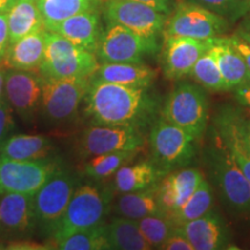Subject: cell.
I'll return each mask as SVG.
<instances>
[{
	"label": "cell",
	"mask_w": 250,
	"mask_h": 250,
	"mask_svg": "<svg viewBox=\"0 0 250 250\" xmlns=\"http://www.w3.org/2000/svg\"><path fill=\"white\" fill-rule=\"evenodd\" d=\"M86 112L96 124L132 125L142 127L151 122L158 103L147 88L90 80Z\"/></svg>",
	"instance_id": "cell-1"
},
{
	"label": "cell",
	"mask_w": 250,
	"mask_h": 250,
	"mask_svg": "<svg viewBox=\"0 0 250 250\" xmlns=\"http://www.w3.org/2000/svg\"><path fill=\"white\" fill-rule=\"evenodd\" d=\"M111 189L94 184L79 186L72 196L64 214L49 229L52 242L104 223L112 201Z\"/></svg>",
	"instance_id": "cell-2"
},
{
	"label": "cell",
	"mask_w": 250,
	"mask_h": 250,
	"mask_svg": "<svg viewBox=\"0 0 250 250\" xmlns=\"http://www.w3.org/2000/svg\"><path fill=\"white\" fill-rule=\"evenodd\" d=\"M213 138L208 151V165L213 182L221 198L233 213L250 215V182L225 145L220 134L213 129Z\"/></svg>",
	"instance_id": "cell-3"
},
{
	"label": "cell",
	"mask_w": 250,
	"mask_h": 250,
	"mask_svg": "<svg viewBox=\"0 0 250 250\" xmlns=\"http://www.w3.org/2000/svg\"><path fill=\"white\" fill-rule=\"evenodd\" d=\"M99 66V59L94 52L46 30L44 58L39 70L44 79L90 78Z\"/></svg>",
	"instance_id": "cell-4"
},
{
	"label": "cell",
	"mask_w": 250,
	"mask_h": 250,
	"mask_svg": "<svg viewBox=\"0 0 250 250\" xmlns=\"http://www.w3.org/2000/svg\"><path fill=\"white\" fill-rule=\"evenodd\" d=\"M165 121L201 140L208 125V100L198 83H180L167 96L160 111Z\"/></svg>",
	"instance_id": "cell-5"
},
{
	"label": "cell",
	"mask_w": 250,
	"mask_h": 250,
	"mask_svg": "<svg viewBox=\"0 0 250 250\" xmlns=\"http://www.w3.org/2000/svg\"><path fill=\"white\" fill-rule=\"evenodd\" d=\"M89 83L90 78L44 79L39 111L44 126L64 127L73 123Z\"/></svg>",
	"instance_id": "cell-6"
},
{
	"label": "cell",
	"mask_w": 250,
	"mask_h": 250,
	"mask_svg": "<svg viewBox=\"0 0 250 250\" xmlns=\"http://www.w3.org/2000/svg\"><path fill=\"white\" fill-rule=\"evenodd\" d=\"M196 142L187 131L160 117L149 131L152 162L166 175L186 168L196 155Z\"/></svg>",
	"instance_id": "cell-7"
},
{
	"label": "cell",
	"mask_w": 250,
	"mask_h": 250,
	"mask_svg": "<svg viewBox=\"0 0 250 250\" xmlns=\"http://www.w3.org/2000/svg\"><path fill=\"white\" fill-rule=\"evenodd\" d=\"M159 49L158 39L144 37L122 24L105 21L95 55L101 62H143Z\"/></svg>",
	"instance_id": "cell-8"
},
{
	"label": "cell",
	"mask_w": 250,
	"mask_h": 250,
	"mask_svg": "<svg viewBox=\"0 0 250 250\" xmlns=\"http://www.w3.org/2000/svg\"><path fill=\"white\" fill-rule=\"evenodd\" d=\"M228 24L229 21L226 18L210 9L189 0H179L167 18L164 35L210 40L223 35Z\"/></svg>",
	"instance_id": "cell-9"
},
{
	"label": "cell",
	"mask_w": 250,
	"mask_h": 250,
	"mask_svg": "<svg viewBox=\"0 0 250 250\" xmlns=\"http://www.w3.org/2000/svg\"><path fill=\"white\" fill-rule=\"evenodd\" d=\"M145 145L140 127L132 125L96 124L81 132L77 149L83 158L121 151H139Z\"/></svg>",
	"instance_id": "cell-10"
},
{
	"label": "cell",
	"mask_w": 250,
	"mask_h": 250,
	"mask_svg": "<svg viewBox=\"0 0 250 250\" xmlns=\"http://www.w3.org/2000/svg\"><path fill=\"white\" fill-rule=\"evenodd\" d=\"M59 168L55 159L14 160L0 156V195L14 192L33 196Z\"/></svg>",
	"instance_id": "cell-11"
},
{
	"label": "cell",
	"mask_w": 250,
	"mask_h": 250,
	"mask_svg": "<svg viewBox=\"0 0 250 250\" xmlns=\"http://www.w3.org/2000/svg\"><path fill=\"white\" fill-rule=\"evenodd\" d=\"M77 175L59 169L33 195L36 223L49 229L61 219L78 187Z\"/></svg>",
	"instance_id": "cell-12"
},
{
	"label": "cell",
	"mask_w": 250,
	"mask_h": 250,
	"mask_svg": "<svg viewBox=\"0 0 250 250\" xmlns=\"http://www.w3.org/2000/svg\"><path fill=\"white\" fill-rule=\"evenodd\" d=\"M102 12L105 21L122 24L149 39H158L168 18L152 6L132 0H103Z\"/></svg>",
	"instance_id": "cell-13"
},
{
	"label": "cell",
	"mask_w": 250,
	"mask_h": 250,
	"mask_svg": "<svg viewBox=\"0 0 250 250\" xmlns=\"http://www.w3.org/2000/svg\"><path fill=\"white\" fill-rule=\"evenodd\" d=\"M44 78L35 71L7 68L5 77L4 98L14 114L26 123L35 121L40 111Z\"/></svg>",
	"instance_id": "cell-14"
},
{
	"label": "cell",
	"mask_w": 250,
	"mask_h": 250,
	"mask_svg": "<svg viewBox=\"0 0 250 250\" xmlns=\"http://www.w3.org/2000/svg\"><path fill=\"white\" fill-rule=\"evenodd\" d=\"M215 37L198 40L165 35L161 50V67L165 78L177 80L188 76L199 58L214 45Z\"/></svg>",
	"instance_id": "cell-15"
},
{
	"label": "cell",
	"mask_w": 250,
	"mask_h": 250,
	"mask_svg": "<svg viewBox=\"0 0 250 250\" xmlns=\"http://www.w3.org/2000/svg\"><path fill=\"white\" fill-rule=\"evenodd\" d=\"M0 196V236L18 240L30 235L37 225L33 196L14 192Z\"/></svg>",
	"instance_id": "cell-16"
},
{
	"label": "cell",
	"mask_w": 250,
	"mask_h": 250,
	"mask_svg": "<svg viewBox=\"0 0 250 250\" xmlns=\"http://www.w3.org/2000/svg\"><path fill=\"white\" fill-rule=\"evenodd\" d=\"M203 180V174L195 168H181L165 175L156 184V196L165 213L171 214L179 210Z\"/></svg>",
	"instance_id": "cell-17"
},
{
	"label": "cell",
	"mask_w": 250,
	"mask_h": 250,
	"mask_svg": "<svg viewBox=\"0 0 250 250\" xmlns=\"http://www.w3.org/2000/svg\"><path fill=\"white\" fill-rule=\"evenodd\" d=\"M177 228L187 236L193 250L226 249L229 242L227 225L220 215L212 211Z\"/></svg>",
	"instance_id": "cell-18"
},
{
	"label": "cell",
	"mask_w": 250,
	"mask_h": 250,
	"mask_svg": "<svg viewBox=\"0 0 250 250\" xmlns=\"http://www.w3.org/2000/svg\"><path fill=\"white\" fill-rule=\"evenodd\" d=\"M46 30L57 33L78 46L95 54L103 28L99 11L95 9L73 15Z\"/></svg>",
	"instance_id": "cell-19"
},
{
	"label": "cell",
	"mask_w": 250,
	"mask_h": 250,
	"mask_svg": "<svg viewBox=\"0 0 250 250\" xmlns=\"http://www.w3.org/2000/svg\"><path fill=\"white\" fill-rule=\"evenodd\" d=\"M155 77V71L143 62H101L90 80L148 88Z\"/></svg>",
	"instance_id": "cell-20"
},
{
	"label": "cell",
	"mask_w": 250,
	"mask_h": 250,
	"mask_svg": "<svg viewBox=\"0 0 250 250\" xmlns=\"http://www.w3.org/2000/svg\"><path fill=\"white\" fill-rule=\"evenodd\" d=\"M46 29H42L22 37L9 44L4 64L6 68L21 71H39L44 58Z\"/></svg>",
	"instance_id": "cell-21"
},
{
	"label": "cell",
	"mask_w": 250,
	"mask_h": 250,
	"mask_svg": "<svg viewBox=\"0 0 250 250\" xmlns=\"http://www.w3.org/2000/svg\"><path fill=\"white\" fill-rule=\"evenodd\" d=\"M213 49L223 76L225 90L235 89L250 83V71L245 59L230 43L229 37H215Z\"/></svg>",
	"instance_id": "cell-22"
},
{
	"label": "cell",
	"mask_w": 250,
	"mask_h": 250,
	"mask_svg": "<svg viewBox=\"0 0 250 250\" xmlns=\"http://www.w3.org/2000/svg\"><path fill=\"white\" fill-rule=\"evenodd\" d=\"M6 14L9 44L35 31L46 29L36 0H14Z\"/></svg>",
	"instance_id": "cell-23"
},
{
	"label": "cell",
	"mask_w": 250,
	"mask_h": 250,
	"mask_svg": "<svg viewBox=\"0 0 250 250\" xmlns=\"http://www.w3.org/2000/svg\"><path fill=\"white\" fill-rule=\"evenodd\" d=\"M165 173L152 161H140L125 165L115 174V191L120 193L140 191L155 187Z\"/></svg>",
	"instance_id": "cell-24"
},
{
	"label": "cell",
	"mask_w": 250,
	"mask_h": 250,
	"mask_svg": "<svg viewBox=\"0 0 250 250\" xmlns=\"http://www.w3.org/2000/svg\"><path fill=\"white\" fill-rule=\"evenodd\" d=\"M54 149L49 137L40 134H12L0 146V156L14 160H34L48 158Z\"/></svg>",
	"instance_id": "cell-25"
},
{
	"label": "cell",
	"mask_w": 250,
	"mask_h": 250,
	"mask_svg": "<svg viewBox=\"0 0 250 250\" xmlns=\"http://www.w3.org/2000/svg\"><path fill=\"white\" fill-rule=\"evenodd\" d=\"M115 211L120 214V217L133 220H139L153 214L165 213L156 196V186L140 191L122 193L117 198Z\"/></svg>",
	"instance_id": "cell-26"
},
{
	"label": "cell",
	"mask_w": 250,
	"mask_h": 250,
	"mask_svg": "<svg viewBox=\"0 0 250 250\" xmlns=\"http://www.w3.org/2000/svg\"><path fill=\"white\" fill-rule=\"evenodd\" d=\"M105 233L110 249L151 250L152 247L144 239L138 223L133 219L117 217L105 224Z\"/></svg>",
	"instance_id": "cell-27"
},
{
	"label": "cell",
	"mask_w": 250,
	"mask_h": 250,
	"mask_svg": "<svg viewBox=\"0 0 250 250\" xmlns=\"http://www.w3.org/2000/svg\"><path fill=\"white\" fill-rule=\"evenodd\" d=\"M214 129L220 134L225 145L229 149L230 154L239 166L242 173L250 182V154L243 147L237 134L233 108H224L219 112L214 121Z\"/></svg>",
	"instance_id": "cell-28"
},
{
	"label": "cell",
	"mask_w": 250,
	"mask_h": 250,
	"mask_svg": "<svg viewBox=\"0 0 250 250\" xmlns=\"http://www.w3.org/2000/svg\"><path fill=\"white\" fill-rule=\"evenodd\" d=\"M36 2L46 29L76 14L95 11L100 5L95 0H37Z\"/></svg>",
	"instance_id": "cell-29"
},
{
	"label": "cell",
	"mask_w": 250,
	"mask_h": 250,
	"mask_svg": "<svg viewBox=\"0 0 250 250\" xmlns=\"http://www.w3.org/2000/svg\"><path fill=\"white\" fill-rule=\"evenodd\" d=\"M61 250H107L110 249L105 233V224L102 223L86 229L78 230L70 235L52 242Z\"/></svg>",
	"instance_id": "cell-30"
},
{
	"label": "cell",
	"mask_w": 250,
	"mask_h": 250,
	"mask_svg": "<svg viewBox=\"0 0 250 250\" xmlns=\"http://www.w3.org/2000/svg\"><path fill=\"white\" fill-rule=\"evenodd\" d=\"M213 204L212 187L208 181L203 180L188 201L177 211L169 214L176 226L202 217L211 211Z\"/></svg>",
	"instance_id": "cell-31"
},
{
	"label": "cell",
	"mask_w": 250,
	"mask_h": 250,
	"mask_svg": "<svg viewBox=\"0 0 250 250\" xmlns=\"http://www.w3.org/2000/svg\"><path fill=\"white\" fill-rule=\"evenodd\" d=\"M139 151H121L92 156L85 165V174L94 180H104L117 173L123 166L136 158Z\"/></svg>",
	"instance_id": "cell-32"
},
{
	"label": "cell",
	"mask_w": 250,
	"mask_h": 250,
	"mask_svg": "<svg viewBox=\"0 0 250 250\" xmlns=\"http://www.w3.org/2000/svg\"><path fill=\"white\" fill-rule=\"evenodd\" d=\"M190 76L204 89L211 90V92L225 90L223 76H221L217 57L212 48L197 61L195 66L190 72Z\"/></svg>",
	"instance_id": "cell-33"
},
{
	"label": "cell",
	"mask_w": 250,
	"mask_h": 250,
	"mask_svg": "<svg viewBox=\"0 0 250 250\" xmlns=\"http://www.w3.org/2000/svg\"><path fill=\"white\" fill-rule=\"evenodd\" d=\"M137 223L144 239L148 242L152 249H160L162 243L168 239L176 227L173 219L167 213L144 217L137 220Z\"/></svg>",
	"instance_id": "cell-34"
},
{
	"label": "cell",
	"mask_w": 250,
	"mask_h": 250,
	"mask_svg": "<svg viewBox=\"0 0 250 250\" xmlns=\"http://www.w3.org/2000/svg\"><path fill=\"white\" fill-rule=\"evenodd\" d=\"M210 9L221 17L226 18L228 21H235L245 15V0H189Z\"/></svg>",
	"instance_id": "cell-35"
},
{
	"label": "cell",
	"mask_w": 250,
	"mask_h": 250,
	"mask_svg": "<svg viewBox=\"0 0 250 250\" xmlns=\"http://www.w3.org/2000/svg\"><path fill=\"white\" fill-rule=\"evenodd\" d=\"M15 129H17V123H15L13 109L9 105L7 100L1 98L0 99V146L13 134Z\"/></svg>",
	"instance_id": "cell-36"
},
{
	"label": "cell",
	"mask_w": 250,
	"mask_h": 250,
	"mask_svg": "<svg viewBox=\"0 0 250 250\" xmlns=\"http://www.w3.org/2000/svg\"><path fill=\"white\" fill-rule=\"evenodd\" d=\"M160 250H193V247L176 226L173 233L162 243Z\"/></svg>",
	"instance_id": "cell-37"
},
{
	"label": "cell",
	"mask_w": 250,
	"mask_h": 250,
	"mask_svg": "<svg viewBox=\"0 0 250 250\" xmlns=\"http://www.w3.org/2000/svg\"><path fill=\"white\" fill-rule=\"evenodd\" d=\"M233 111L239 138L241 140L243 147L250 154V120L243 117V115L237 109H233Z\"/></svg>",
	"instance_id": "cell-38"
},
{
	"label": "cell",
	"mask_w": 250,
	"mask_h": 250,
	"mask_svg": "<svg viewBox=\"0 0 250 250\" xmlns=\"http://www.w3.org/2000/svg\"><path fill=\"white\" fill-rule=\"evenodd\" d=\"M9 46V33L6 12L0 13V64L4 62Z\"/></svg>",
	"instance_id": "cell-39"
},
{
	"label": "cell",
	"mask_w": 250,
	"mask_h": 250,
	"mask_svg": "<svg viewBox=\"0 0 250 250\" xmlns=\"http://www.w3.org/2000/svg\"><path fill=\"white\" fill-rule=\"evenodd\" d=\"M132 1L143 2V4L152 6V7L158 9V11L162 12V13L169 15L173 12L175 5L177 4L179 0H132Z\"/></svg>",
	"instance_id": "cell-40"
},
{
	"label": "cell",
	"mask_w": 250,
	"mask_h": 250,
	"mask_svg": "<svg viewBox=\"0 0 250 250\" xmlns=\"http://www.w3.org/2000/svg\"><path fill=\"white\" fill-rule=\"evenodd\" d=\"M228 37H229L230 43H232L234 48L237 50V52H239V54L243 57V59H245L247 66H248L250 71V45L247 44L246 42H243V41L241 39H239L236 35Z\"/></svg>",
	"instance_id": "cell-41"
},
{
	"label": "cell",
	"mask_w": 250,
	"mask_h": 250,
	"mask_svg": "<svg viewBox=\"0 0 250 250\" xmlns=\"http://www.w3.org/2000/svg\"><path fill=\"white\" fill-rule=\"evenodd\" d=\"M239 39H241L243 42L250 45V12H248L245 17H242L241 22H240L239 27L236 28L235 34Z\"/></svg>",
	"instance_id": "cell-42"
},
{
	"label": "cell",
	"mask_w": 250,
	"mask_h": 250,
	"mask_svg": "<svg viewBox=\"0 0 250 250\" xmlns=\"http://www.w3.org/2000/svg\"><path fill=\"white\" fill-rule=\"evenodd\" d=\"M7 249H18V250H40V249H49V247L45 245H39L36 242H30L27 241V240H22V241H18V240H14V241L9 242L7 245Z\"/></svg>",
	"instance_id": "cell-43"
},
{
	"label": "cell",
	"mask_w": 250,
	"mask_h": 250,
	"mask_svg": "<svg viewBox=\"0 0 250 250\" xmlns=\"http://www.w3.org/2000/svg\"><path fill=\"white\" fill-rule=\"evenodd\" d=\"M235 90V99L243 107L250 109V83L237 87Z\"/></svg>",
	"instance_id": "cell-44"
},
{
	"label": "cell",
	"mask_w": 250,
	"mask_h": 250,
	"mask_svg": "<svg viewBox=\"0 0 250 250\" xmlns=\"http://www.w3.org/2000/svg\"><path fill=\"white\" fill-rule=\"evenodd\" d=\"M6 68L4 65H0V99L4 98V87H5V77H6Z\"/></svg>",
	"instance_id": "cell-45"
},
{
	"label": "cell",
	"mask_w": 250,
	"mask_h": 250,
	"mask_svg": "<svg viewBox=\"0 0 250 250\" xmlns=\"http://www.w3.org/2000/svg\"><path fill=\"white\" fill-rule=\"evenodd\" d=\"M13 1L14 0H0V13H4V12L7 11Z\"/></svg>",
	"instance_id": "cell-46"
},
{
	"label": "cell",
	"mask_w": 250,
	"mask_h": 250,
	"mask_svg": "<svg viewBox=\"0 0 250 250\" xmlns=\"http://www.w3.org/2000/svg\"><path fill=\"white\" fill-rule=\"evenodd\" d=\"M243 7H245V15L248 13V12H250V0H245L243 1ZM243 15V17H245Z\"/></svg>",
	"instance_id": "cell-47"
},
{
	"label": "cell",
	"mask_w": 250,
	"mask_h": 250,
	"mask_svg": "<svg viewBox=\"0 0 250 250\" xmlns=\"http://www.w3.org/2000/svg\"><path fill=\"white\" fill-rule=\"evenodd\" d=\"M95 1H98V2H100V4H102L103 0H95Z\"/></svg>",
	"instance_id": "cell-48"
},
{
	"label": "cell",
	"mask_w": 250,
	"mask_h": 250,
	"mask_svg": "<svg viewBox=\"0 0 250 250\" xmlns=\"http://www.w3.org/2000/svg\"><path fill=\"white\" fill-rule=\"evenodd\" d=\"M36 1H37V0H36Z\"/></svg>",
	"instance_id": "cell-49"
}]
</instances>
